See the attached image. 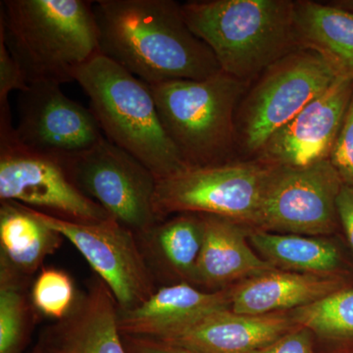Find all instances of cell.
<instances>
[{
    "label": "cell",
    "instance_id": "cell-1",
    "mask_svg": "<svg viewBox=\"0 0 353 353\" xmlns=\"http://www.w3.org/2000/svg\"><path fill=\"white\" fill-rule=\"evenodd\" d=\"M94 11L99 53L148 85L205 80L222 71L178 2L99 0Z\"/></svg>",
    "mask_w": 353,
    "mask_h": 353
},
{
    "label": "cell",
    "instance_id": "cell-2",
    "mask_svg": "<svg viewBox=\"0 0 353 353\" xmlns=\"http://www.w3.org/2000/svg\"><path fill=\"white\" fill-rule=\"evenodd\" d=\"M92 1L4 0L3 41L30 83L72 82V73L99 53Z\"/></svg>",
    "mask_w": 353,
    "mask_h": 353
},
{
    "label": "cell",
    "instance_id": "cell-3",
    "mask_svg": "<svg viewBox=\"0 0 353 353\" xmlns=\"http://www.w3.org/2000/svg\"><path fill=\"white\" fill-rule=\"evenodd\" d=\"M190 31L208 44L223 72L252 83L299 50L292 0H204L182 4Z\"/></svg>",
    "mask_w": 353,
    "mask_h": 353
},
{
    "label": "cell",
    "instance_id": "cell-4",
    "mask_svg": "<svg viewBox=\"0 0 353 353\" xmlns=\"http://www.w3.org/2000/svg\"><path fill=\"white\" fill-rule=\"evenodd\" d=\"M90 99L102 132L158 180L187 169L167 136L150 85L101 53L72 73Z\"/></svg>",
    "mask_w": 353,
    "mask_h": 353
},
{
    "label": "cell",
    "instance_id": "cell-5",
    "mask_svg": "<svg viewBox=\"0 0 353 353\" xmlns=\"http://www.w3.org/2000/svg\"><path fill=\"white\" fill-rule=\"evenodd\" d=\"M250 85L223 71L150 85L162 126L188 168L234 160L236 109Z\"/></svg>",
    "mask_w": 353,
    "mask_h": 353
},
{
    "label": "cell",
    "instance_id": "cell-6",
    "mask_svg": "<svg viewBox=\"0 0 353 353\" xmlns=\"http://www.w3.org/2000/svg\"><path fill=\"white\" fill-rule=\"evenodd\" d=\"M338 78L321 55L306 48L272 64L250 85L236 109V152L255 159L279 129Z\"/></svg>",
    "mask_w": 353,
    "mask_h": 353
},
{
    "label": "cell",
    "instance_id": "cell-7",
    "mask_svg": "<svg viewBox=\"0 0 353 353\" xmlns=\"http://www.w3.org/2000/svg\"><path fill=\"white\" fill-rule=\"evenodd\" d=\"M272 170L259 159L185 169L157 181L155 215L158 221L180 213L214 215L256 229Z\"/></svg>",
    "mask_w": 353,
    "mask_h": 353
},
{
    "label": "cell",
    "instance_id": "cell-8",
    "mask_svg": "<svg viewBox=\"0 0 353 353\" xmlns=\"http://www.w3.org/2000/svg\"><path fill=\"white\" fill-rule=\"evenodd\" d=\"M0 201L18 202L70 222L113 219L76 187L60 158L34 152L18 141L9 103L0 105Z\"/></svg>",
    "mask_w": 353,
    "mask_h": 353
},
{
    "label": "cell",
    "instance_id": "cell-9",
    "mask_svg": "<svg viewBox=\"0 0 353 353\" xmlns=\"http://www.w3.org/2000/svg\"><path fill=\"white\" fill-rule=\"evenodd\" d=\"M60 159L76 187L134 234L159 222L153 206L157 179L105 137L92 148Z\"/></svg>",
    "mask_w": 353,
    "mask_h": 353
},
{
    "label": "cell",
    "instance_id": "cell-10",
    "mask_svg": "<svg viewBox=\"0 0 353 353\" xmlns=\"http://www.w3.org/2000/svg\"><path fill=\"white\" fill-rule=\"evenodd\" d=\"M343 185L330 159L304 167L273 165L256 229L333 236L341 228L338 197Z\"/></svg>",
    "mask_w": 353,
    "mask_h": 353
},
{
    "label": "cell",
    "instance_id": "cell-11",
    "mask_svg": "<svg viewBox=\"0 0 353 353\" xmlns=\"http://www.w3.org/2000/svg\"><path fill=\"white\" fill-rule=\"evenodd\" d=\"M28 208L75 246L111 290L120 311L138 307L158 289L132 230L114 219L70 222Z\"/></svg>",
    "mask_w": 353,
    "mask_h": 353
},
{
    "label": "cell",
    "instance_id": "cell-12",
    "mask_svg": "<svg viewBox=\"0 0 353 353\" xmlns=\"http://www.w3.org/2000/svg\"><path fill=\"white\" fill-rule=\"evenodd\" d=\"M18 141L30 150L58 158L97 145L103 132L90 108L63 94L60 85L30 83L17 99Z\"/></svg>",
    "mask_w": 353,
    "mask_h": 353
},
{
    "label": "cell",
    "instance_id": "cell-13",
    "mask_svg": "<svg viewBox=\"0 0 353 353\" xmlns=\"http://www.w3.org/2000/svg\"><path fill=\"white\" fill-rule=\"evenodd\" d=\"M352 92L353 81L336 79L279 129L255 159L283 167H304L330 159Z\"/></svg>",
    "mask_w": 353,
    "mask_h": 353
},
{
    "label": "cell",
    "instance_id": "cell-14",
    "mask_svg": "<svg viewBox=\"0 0 353 353\" xmlns=\"http://www.w3.org/2000/svg\"><path fill=\"white\" fill-rule=\"evenodd\" d=\"M37 353H128L118 324V304L99 276L63 319L46 327Z\"/></svg>",
    "mask_w": 353,
    "mask_h": 353
},
{
    "label": "cell",
    "instance_id": "cell-15",
    "mask_svg": "<svg viewBox=\"0 0 353 353\" xmlns=\"http://www.w3.org/2000/svg\"><path fill=\"white\" fill-rule=\"evenodd\" d=\"M231 309V288L208 292L189 283L159 287L138 307L118 309L122 334L167 338L216 311Z\"/></svg>",
    "mask_w": 353,
    "mask_h": 353
},
{
    "label": "cell",
    "instance_id": "cell-16",
    "mask_svg": "<svg viewBox=\"0 0 353 353\" xmlns=\"http://www.w3.org/2000/svg\"><path fill=\"white\" fill-rule=\"evenodd\" d=\"M296 326L289 312L246 315L226 309L159 341L197 353H255Z\"/></svg>",
    "mask_w": 353,
    "mask_h": 353
},
{
    "label": "cell",
    "instance_id": "cell-17",
    "mask_svg": "<svg viewBox=\"0 0 353 353\" xmlns=\"http://www.w3.org/2000/svg\"><path fill=\"white\" fill-rule=\"evenodd\" d=\"M202 218L203 243L192 285L217 292L277 269L252 250L248 241L252 228L219 216Z\"/></svg>",
    "mask_w": 353,
    "mask_h": 353
},
{
    "label": "cell",
    "instance_id": "cell-18",
    "mask_svg": "<svg viewBox=\"0 0 353 353\" xmlns=\"http://www.w3.org/2000/svg\"><path fill=\"white\" fill-rule=\"evenodd\" d=\"M353 285V278L276 270L231 288V310L239 314L290 312Z\"/></svg>",
    "mask_w": 353,
    "mask_h": 353
},
{
    "label": "cell",
    "instance_id": "cell-19",
    "mask_svg": "<svg viewBox=\"0 0 353 353\" xmlns=\"http://www.w3.org/2000/svg\"><path fill=\"white\" fill-rule=\"evenodd\" d=\"M203 234V218L196 213L172 215L137 234L155 285H192Z\"/></svg>",
    "mask_w": 353,
    "mask_h": 353
},
{
    "label": "cell",
    "instance_id": "cell-20",
    "mask_svg": "<svg viewBox=\"0 0 353 353\" xmlns=\"http://www.w3.org/2000/svg\"><path fill=\"white\" fill-rule=\"evenodd\" d=\"M64 240L27 206L0 201V272L31 280Z\"/></svg>",
    "mask_w": 353,
    "mask_h": 353
},
{
    "label": "cell",
    "instance_id": "cell-21",
    "mask_svg": "<svg viewBox=\"0 0 353 353\" xmlns=\"http://www.w3.org/2000/svg\"><path fill=\"white\" fill-rule=\"evenodd\" d=\"M248 241L262 259L280 270L353 278L352 264L331 236L250 229Z\"/></svg>",
    "mask_w": 353,
    "mask_h": 353
},
{
    "label": "cell",
    "instance_id": "cell-22",
    "mask_svg": "<svg viewBox=\"0 0 353 353\" xmlns=\"http://www.w3.org/2000/svg\"><path fill=\"white\" fill-rule=\"evenodd\" d=\"M294 22L299 48L315 51L339 77L353 81V13L329 2L296 0Z\"/></svg>",
    "mask_w": 353,
    "mask_h": 353
},
{
    "label": "cell",
    "instance_id": "cell-23",
    "mask_svg": "<svg viewBox=\"0 0 353 353\" xmlns=\"http://www.w3.org/2000/svg\"><path fill=\"white\" fill-rule=\"evenodd\" d=\"M289 313L332 353H353V285Z\"/></svg>",
    "mask_w": 353,
    "mask_h": 353
},
{
    "label": "cell",
    "instance_id": "cell-24",
    "mask_svg": "<svg viewBox=\"0 0 353 353\" xmlns=\"http://www.w3.org/2000/svg\"><path fill=\"white\" fill-rule=\"evenodd\" d=\"M29 279L0 272V353H24L39 314Z\"/></svg>",
    "mask_w": 353,
    "mask_h": 353
},
{
    "label": "cell",
    "instance_id": "cell-25",
    "mask_svg": "<svg viewBox=\"0 0 353 353\" xmlns=\"http://www.w3.org/2000/svg\"><path fill=\"white\" fill-rule=\"evenodd\" d=\"M79 294L67 272L43 268L31 289L32 305L39 314L59 321L73 308Z\"/></svg>",
    "mask_w": 353,
    "mask_h": 353
},
{
    "label": "cell",
    "instance_id": "cell-26",
    "mask_svg": "<svg viewBox=\"0 0 353 353\" xmlns=\"http://www.w3.org/2000/svg\"><path fill=\"white\" fill-rule=\"evenodd\" d=\"M330 160L343 185L353 188V92Z\"/></svg>",
    "mask_w": 353,
    "mask_h": 353
},
{
    "label": "cell",
    "instance_id": "cell-27",
    "mask_svg": "<svg viewBox=\"0 0 353 353\" xmlns=\"http://www.w3.org/2000/svg\"><path fill=\"white\" fill-rule=\"evenodd\" d=\"M28 87L29 85L19 65L3 41H0V104L9 103L8 95L13 90L20 92Z\"/></svg>",
    "mask_w": 353,
    "mask_h": 353
},
{
    "label": "cell",
    "instance_id": "cell-28",
    "mask_svg": "<svg viewBox=\"0 0 353 353\" xmlns=\"http://www.w3.org/2000/svg\"><path fill=\"white\" fill-rule=\"evenodd\" d=\"M316 338L308 329L296 326L255 353H316Z\"/></svg>",
    "mask_w": 353,
    "mask_h": 353
},
{
    "label": "cell",
    "instance_id": "cell-29",
    "mask_svg": "<svg viewBox=\"0 0 353 353\" xmlns=\"http://www.w3.org/2000/svg\"><path fill=\"white\" fill-rule=\"evenodd\" d=\"M128 353H197L157 339L122 334Z\"/></svg>",
    "mask_w": 353,
    "mask_h": 353
},
{
    "label": "cell",
    "instance_id": "cell-30",
    "mask_svg": "<svg viewBox=\"0 0 353 353\" xmlns=\"http://www.w3.org/2000/svg\"><path fill=\"white\" fill-rule=\"evenodd\" d=\"M341 228L353 252V188L343 185L338 197Z\"/></svg>",
    "mask_w": 353,
    "mask_h": 353
},
{
    "label": "cell",
    "instance_id": "cell-31",
    "mask_svg": "<svg viewBox=\"0 0 353 353\" xmlns=\"http://www.w3.org/2000/svg\"><path fill=\"white\" fill-rule=\"evenodd\" d=\"M329 3L347 12L353 13V0H334Z\"/></svg>",
    "mask_w": 353,
    "mask_h": 353
},
{
    "label": "cell",
    "instance_id": "cell-32",
    "mask_svg": "<svg viewBox=\"0 0 353 353\" xmlns=\"http://www.w3.org/2000/svg\"><path fill=\"white\" fill-rule=\"evenodd\" d=\"M27 353H37L36 350H32L31 352H27Z\"/></svg>",
    "mask_w": 353,
    "mask_h": 353
}]
</instances>
